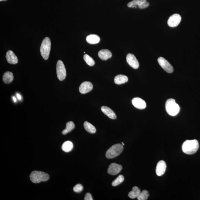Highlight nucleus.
<instances>
[{"label": "nucleus", "mask_w": 200, "mask_h": 200, "mask_svg": "<svg viewBox=\"0 0 200 200\" xmlns=\"http://www.w3.org/2000/svg\"><path fill=\"white\" fill-rule=\"evenodd\" d=\"M86 40L90 44H96L100 42V38L96 35L92 34L87 36Z\"/></svg>", "instance_id": "f3484780"}, {"label": "nucleus", "mask_w": 200, "mask_h": 200, "mask_svg": "<svg viewBox=\"0 0 200 200\" xmlns=\"http://www.w3.org/2000/svg\"><path fill=\"white\" fill-rule=\"evenodd\" d=\"M75 127V125L73 122H68L66 124V127L62 132V134L65 135L72 131Z\"/></svg>", "instance_id": "412c9836"}, {"label": "nucleus", "mask_w": 200, "mask_h": 200, "mask_svg": "<svg viewBox=\"0 0 200 200\" xmlns=\"http://www.w3.org/2000/svg\"><path fill=\"white\" fill-rule=\"evenodd\" d=\"M199 147V144L197 140H187L182 144V150L185 154L192 155L197 152Z\"/></svg>", "instance_id": "f257e3e1"}, {"label": "nucleus", "mask_w": 200, "mask_h": 200, "mask_svg": "<svg viewBox=\"0 0 200 200\" xmlns=\"http://www.w3.org/2000/svg\"><path fill=\"white\" fill-rule=\"evenodd\" d=\"M128 80L127 76L123 75H119L115 78L114 82L116 84L121 85L127 82Z\"/></svg>", "instance_id": "a211bd4d"}, {"label": "nucleus", "mask_w": 200, "mask_h": 200, "mask_svg": "<svg viewBox=\"0 0 200 200\" xmlns=\"http://www.w3.org/2000/svg\"><path fill=\"white\" fill-rule=\"evenodd\" d=\"M51 41L49 38L46 37L43 40L41 43L40 52L42 56L45 60H47L49 57L50 49H51Z\"/></svg>", "instance_id": "20e7f679"}, {"label": "nucleus", "mask_w": 200, "mask_h": 200, "mask_svg": "<svg viewBox=\"0 0 200 200\" xmlns=\"http://www.w3.org/2000/svg\"><path fill=\"white\" fill-rule=\"evenodd\" d=\"M93 85L89 82H84L80 85L79 90L82 94H86L89 93L93 89Z\"/></svg>", "instance_id": "9b49d317"}, {"label": "nucleus", "mask_w": 200, "mask_h": 200, "mask_svg": "<svg viewBox=\"0 0 200 200\" xmlns=\"http://www.w3.org/2000/svg\"><path fill=\"white\" fill-rule=\"evenodd\" d=\"M126 61L130 67L135 69H138L139 67L138 60L134 55L131 53H129L126 56Z\"/></svg>", "instance_id": "1a4fd4ad"}, {"label": "nucleus", "mask_w": 200, "mask_h": 200, "mask_svg": "<svg viewBox=\"0 0 200 200\" xmlns=\"http://www.w3.org/2000/svg\"><path fill=\"white\" fill-rule=\"evenodd\" d=\"M122 169V166L121 165L116 164V163H112L109 165L107 173L111 175H115L119 173Z\"/></svg>", "instance_id": "9d476101"}, {"label": "nucleus", "mask_w": 200, "mask_h": 200, "mask_svg": "<svg viewBox=\"0 0 200 200\" xmlns=\"http://www.w3.org/2000/svg\"><path fill=\"white\" fill-rule=\"evenodd\" d=\"M13 99L14 102H16L17 101L16 99V98L14 96L13 97Z\"/></svg>", "instance_id": "2f4dec72"}, {"label": "nucleus", "mask_w": 200, "mask_h": 200, "mask_svg": "<svg viewBox=\"0 0 200 200\" xmlns=\"http://www.w3.org/2000/svg\"><path fill=\"white\" fill-rule=\"evenodd\" d=\"M83 59L86 64L90 66H93L95 65V62L94 60L92 57L89 56L87 54H85L83 56Z\"/></svg>", "instance_id": "b1692460"}, {"label": "nucleus", "mask_w": 200, "mask_h": 200, "mask_svg": "<svg viewBox=\"0 0 200 200\" xmlns=\"http://www.w3.org/2000/svg\"><path fill=\"white\" fill-rule=\"evenodd\" d=\"M132 102L134 107L139 109H145L147 106L145 101L140 98H134Z\"/></svg>", "instance_id": "ddd939ff"}, {"label": "nucleus", "mask_w": 200, "mask_h": 200, "mask_svg": "<svg viewBox=\"0 0 200 200\" xmlns=\"http://www.w3.org/2000/svg\"><path fill=\"white\" fill-rule=\"evenodd\" d=\"M181 20V17L178 14H174L169 18L168 25L170 27H174L178 26Z\"/></svg>", "instance_id": "6e6552de"}, {"label": "nucleus", "mask_w": 200, "mask_h": 200, "mask_svg": "<svg viewBox=\"0 0 200 200\" xmlns=\"http://www.w3.org/2000/svg\"><path fill=\"white\" fill-rule=\"evenodd\" d=\"M140 192V189L138 187H133L132 191L129 193L128 196L131 199H135L138 197Z\"/></svg>", "instance_id": "aec40b11"}, {"label": "nucleus", "mask_w": 200, "mask_h": 200, "mask_svg": "<svg viewBox=\"0 0 200 200\" xmlns=\"http://www.w3.org/2000/svg\"><path fill=\"white\" fill-rule=\"evenodd\" d=\"M123 145L119 144L113 145L106 152V157L108 159H112L119 155L123 150Z\"/></svg>", "instance_id": "39448f33"}, {"label": "nucleus", "mask_w": 200, "mask_h": 200, "mask_svg": "<svg viewBox=\"0 0 200 200\" xmlns=\"http://www.w3.org/2000/svg\"><path fill=\"white\" fill-rule=\"evenodd\" d=\"M149 6V3L147 1H146L144 3H143L142 4L138 6V8L141 9H142L145 8Z\"/></svg>", "instance_id": "c85d7f7f"}, {"label": "nucleus", "mask_w": 200, "mask_h": 200, "mask_svg": "<svg viewBox=\"0 0 200 200\" xmlns=\"http://www.w3.org/2000/svg\"><path fill=\"white\" fill-rule=\"evenodd\" d=\"M122 145H125V144H124V143H123V142H122Z\"/></svg>", "instance_id": "473e14b6"}, {"label": "nucleus", "mask_w": 200, "mask_h": 200, "mask_svg": "<svg viewBox=\"0 0 200 200\" xmlns=\"http://www.w3.org/2000/svg\"><path fill=\"white\" fill-rule=\"evenodd\" d=\"M101 109L102 112L110 119H116L117 116H116L115 113L110 108L106 107V106H102Z\"/></svg>", "instance_id": "2eb2a0df"}, {"label": "nucleus", "mask_w": 200, "mask_h": 200, "mask_svg": "<svg viewBox=\"0 0 200 200\" xmlns=\"http://www.w3.org/2000/svg\"><path fill=\"white\" fill-rule=\"evenodd\" d=\"M158 61L159 65L167 72L171 73L173 72V66L164 58L162 57H159L158 58Z\"/></svg>", "instance_id": "0eeeda50"}, {"label": "nucleus", "mask_w": 200, "mask_h": 200, "mask_svg": "<svg viewBox=\"0 0 200 200\" xmlns=\"http://www.w3.org/2000/svg\"><path fill=\"white\" fill-rule=\"evenodd\" d=\"M149 192L147 190H144L140 193L137 197L138 200H146L148 199L149 196Z\"/></svg>", "instance_id": "a878e982"}, {"label": "nucleus", "mask_w": 200, "mask_h": 200, "mask_svg": "<svg viewBox=\"0 0 200 200\" xmlns=\"http://www.w3.org/2000/svg\"><path fill=\"white\" fill-rule=\"evenodd\" d=\"M84 127L85 129L90 133H94L96 132V129L95 127L91 123L87 121L85 122L84 123Z\"/></svg>", "instance_id": "5701e85b"}, {"label": "nucleus", "mask_w": 200, "mask_h": 200, "mask_svg": "<svg viewBox=\"0 0 200 200\" xmlns=\"http://www.w3.org/2000/svg\"><path fill=\"white\" fill-rule=\"evenodd\" d=\"M166 165L165 162L161 161L158 162L156 165V173L158 176H161L163 175L166 171Z\"/></svg>", "instance_id": "f8f14e48"}, {"label": "nucleus", "mask_w": 200, "mask_h": 200, "mask_svg": "<svg viewBox=\"0 0 200 200\" xmlns=\"http://www.w3.org/2000/svg\"><path fill=\"white\" fill-rule=\"evenodd\" d=\"M165 107L167 112L170 116H176L180 112V106L176 103L175 100L173 99H169L166 101Z\"/></svg>", "instance_id": "f03ea898"}, {"label": "nucleus", "mask_w": 200, "mask_h": 200, "mask_svg": "<svg viewBox=\"0 0 200 200\" xmlns=\"http://www.w3.org/2000/svg\"><path fill=\"white\" fill-rule=\"evenodd\" d=\"M49 178L48 174L41 171H33L30 175V180L35 184L47 181Z\"/></svg>", "instance_id": "7ed1b4c3"}, {"label": "nucleus", "mask_w": 200, "mask_h": 200, "mask_svg": "<svg viewBox=\"0 0 200 200\" xmlns=\"http://www.w3.org/2000/svg\"><path fill=\"white\" fill-rule=\"evenodd\" d=\"M6 57L9 63L12 64H16L18 63V58L13 52L11 50H9L7 52Z\"/></svg>", "instance_id": "4468645a"}, {"label": "nucleus", "mask_w": 200, "mask_h": 200, "mask_svg": "<svg viewBox=\"0 0 200 200\" xmlns=\"http://www.w3.org/2000/svg\"><path fill=\"white\" fill-rule=\"evenodd\" d=\"M56 73L57 77L60 81H63L67 76V72L65 66L62 61L59 60L56 64Z\"/></svg>", "instance_id": "423d86ee"}, {"label": "nucleus", "mask_w": 200, "mask_h": 200, "mask_svg": "<svg viewBox=\"0 0 200 200\" xmlns=\"http://www.w3.org/2000/svg\"><path fill=\"white\" fill-rule=\"evenodd\" d=\"M146 1H147V0H133V1L128 3V6L130 8V7L133 6V5H134L135 6H139L142 4Z\"/></svg>", "instance_id": "bb28decb"}, {"label": "nucleus", "mask_w": 200, "mask_h": 200, "mask_svg": "<svg viewBox=\"0 0 200 200\" xmlns=\"http://www.w3.org/2000/svg\"><path fill=\"white\" fill-rule=\"evenodd\" d=\"M6 1V0H0V1Z\"/></svg>", "instance_id": "72a5a7b5"}, {"label": "nucleus", "mask_w": 200, "mask_h": 200, "mask_svg": "<svg viewBox=\"0 0 200 200\" xmlns=\"http://www.w3.org/2000/svg\"><path fill=\"white\" fill-rule=\"evenodd\" d=\"M98 56L101 60H106L112 56V53L108 49H102L100 50L98 53Z\"/></svg>", "instance_id": "dca6fc26"}, {"label": "nucleus", "mask_w": 200, "mask_h": 200, "mask_svg": "<svg viewBox=\"0 0 200 200\" xmlns=\"http://www.w3.org/2000/svg\"><path fill=\"white\" fill-rule=\"evenodd\" d=\"M83 187L81 184H78L76 185L73 188L74 192L76 193H80L83 191Z\"/></svg>", "instance_id": "cd10ccee"}, {"label": "nucleus", "mask_w": 200, "mask_h": 200, "mask_svg": "<svg viewBox=\"0 0 200 200\" xmlns=\"http://www.w3.org/2000/svg\"><path fill=\"white\" fill-rule=\"evenodd\" d=\"M16 96L19 100H21L22 97L19 94L17 93L16 94Z\"/></svg>", "instance_id": "7c9ffc66"}, {"label": "nucleus", "mask_w": 200, "mask_h": 200, "mask_svg": "<svg viewBox=\"0 0 200 200\" xmlns=\"http://www.w3.org/2000/svg\"><path fill=\"white\" fill-rule=\"evenodd\" d=\"M73 144L70 141H67L64 143L62 145V150L66 152H68L72 150L73 148Z\"/></svg>", "instance_id": "4be33fe9"}, {"label": "nucleus", "mask_w": 200, "mask_h": 200, "mask_svg": "<svg viewBox=\"0 0 200 200\" xmlns=\"http://www.w3.org/2000/svg\"><path fill=\"white\" fill-rule=\"evenodd\" d=\"M85 200H93V199L91 194L89 193H87L85 196L84 198Z\"/></svg>", "instance_id": "c756f323"}, {"label": "nucleus", "mask_w": 200, "mask_h": 200, "mask_svg": "<svg viewBox=\"0 0 200 200\" xmlns=\"http://www.w3.org/2000/svg\"><path fill=\"white\" fill-rule=\"evenodd\" d=\"M124 180V177L122 175H119L116 180L112 182V185L113 187H116L122 183Z\"/></svg>", "instance_id": "393cba45"}, {"label": "nucleus", "mask_w": 200, "mask_h": 200, "mask_svg": "<svg viewBox=\"0 0 200 200\" xmlns=\"http://www.w3.org/2000/svg\"><path fill=\"white\" fill-rule=\"evenodd\" d=\"M13 73L9 71L5 73L3 76V81L6 84L12 82L13 81Z\"/></svg>", "instance_id": "6ab92c4d"}]
</instances>
